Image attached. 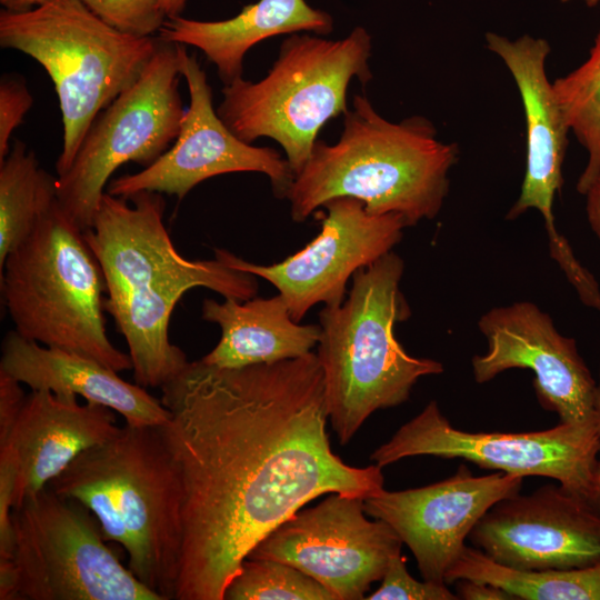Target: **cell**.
Masks as SVG:
<instances>
[{"label": "cell", "mask_w": 600, "mask_h": 600, "mask_svg": "<svg viewBox=\"0 0 600 600\" xmlns=\"http://www.w3.org/2000/svg\"><path fill=\"white\" fill-rule=\"evenodd\" d=\"M33 103L22 77L6 74L0 81V162L10 151L9 141Z\"/></svg>", "instance_id": "cell-29"}, {"label": "cell", "mask_w": 600, "mask_h": 600, "mask_svg": "<svg viewBox=\"0 0 600 600\" xmlns=\"http://www.w3.org/2000/svg\"><path fill=\"white\" fill-rule=\"evenodd\" d=\"M180 73L190 104L173 144L139 172L112 179L107 192L130 197L141 191L174 194L182 199L202 181L232 172L264 173L273 192L286 198L294 173L273 148L253 147L233 134L213 109L212 89L196 54L178 43Z\"/></svg>", "instance_id": "cell-15"}, {"label": "cell", "mask_w": 600, "mask_h": 600, "mask_svg": "<svg viewBox=\"0 0 600 600\" xmlns=\"http://www.w3.org/2000/svg\"><path fill=\"white\" fill-rule=\"evenodd\" d=\"M552 84L570 132L587 152L577 182L578 192L584 194L600 173V30L588 58Z\"/></svg>", "instance_id": "cell-25"}, {"label": "cell", "mask_w": 600, "mask_h": 600, "mask_svg": "<svg viewBox=\"0 0 600 600\" xmlns=\"http://www.w3.org/2000/svg\"><path fill=\"white\" fill-rule=\"evenodd\" d=\"M598 452L596 424L559 423L520 433L467 432L451 426L431 400L370 459L383 468L413 456L460 458L483 469L554 479L591 504Z\"/></svg>", "instance_id": "cell-11"}, {"label": "cell", "mask_w": 600, "mask_h": 600, "mask_svg": "<svg viewBox=\"0 0 600 600\" xmlns=\"http://www.w3.org/2000/svg\"><path fill=\"white\" fill-rule=\"evenodd\" d=\"M224 600H337L317 580L273 559L246 558L224 591Z\"/></svg>", "instance_id": "cell-26"}, {"label": "cell", "mask_w": 600, "mask_h": 600, "mask_svg": "<svg viewBox=\"0 0 600 600\" xmlns=\"http://www.w3.org/2000/svg\"><path fill=\"white\" fill-rule=\"evenodd\" d=\"M468 539L516 569H574L600 562V512L562 486L546 484L494 503Z\"/></svg>", "instance_id": "cell-18"}, {"label": "cell", "mask_w": 600, "mask_h": 600, "mask_svg": "<svg viewBox=\"0 0 600 600\" xmlns=\"http://www.w3.org/2000/svg\"><path fill=\"white\" fill-rule=\"evenodd\" d=\"M57 201V178L16 140L0 162V267Z\"/></svg>", "instance_id": "cell-24"}, {"label": "cell", "mask_w": 600, "mask_h": 600, "mask_svg": "<svg viewBox=\"0 0 600 600\" xmlns=\"http://www.w3.org/2000/svg\"><path fill=\"white\" fill-rule=\"evenodd\" d=\"M187 0H167L168 18L180 16L184 9Z\"/></svg>", "instance_id": "cell-35"}, {"label": "cell", "mask_w": 600, "mask_h": 600, "mask_svg": "<svg viewBox=\"0 0 600 600\" xmlns=\"http://www.w3.org/2000/svg\"><path fill=\"white\" fill-rule=\"evenodd\" d=\"M1 291L14 331L42 346L92 358L116 372L132 369L109 340L106 283L83 231L58 200L0 267Z\"/></svg>", "instance_id": "cell-6"}, {"label": "cell", "mask_w": 600, "mask_h": 600, "mask_svg": "<svg viewBox=\"0 0 600 600\" xmlns=\"http://www.w3.org/2000/svg\"><path fill=\"white\" fill-rule=\"evenodd\" d=\"M203 320L221 328L217 346L200 360L218 368H241L303 357L318 346L320 324H300L278 293L271 298L218 302L206 299Z\"/></svg>", "instance_id": "cell-22"}, {"label": "cell", "mask_w": 600, "mask_h": 600, "mask_svg": "<svg viewBox=\"0 0 600 600\" xmlns=\"http://www.w3.org/2000/svg\"><path fill=\"white\" fill-rule=\"evenodd\" d=\"M0 372L31 390L74 394L106 406L121 414L128 426H161L170 416L161 400L144 387L123 380L101 362L42 346L14 330L2 340Z\"/></svg>", "instance_id": "cell-20"}, {"label": "cell", "mask_w": 600, "mask_h": 600, "mask_svg": "<svg viewBox=\"0 0 600 600\" xmlns=\"http://www.w3.org/2000/svg\"><path fill=\"white\" fill-rule=\"evenodd\" d=\"M372 40L363 27L331 40L293 33L280 46L268 74L252 82L242 77L222 88L217 113L239 139L277 141L294 176L308 161L320 129L348 111L347 90L356 77L372 78Z\"/></svg>", "instance_id": "cell-8"}, {"label": "cell", "mask_w": 600, "mask_h": 600, "mask_svg": "<svg viewBox=\"0 0 600 600\" xmlns=\"http://www.w3.org/2000/svg\"><path fill=\"white\" fill-rule=\"evenodd\" d=\"M99 19L121 33L148 38L168 19L167 0H81Z\"/></svg>", "instance_id": "cell-27"}, {"label": "cell", "mask_w": 600, "mask_h": 600, "mask_svg": "<svg viewBox=\"0 0 600 600\" xmlns=\"http://www.w3.org/2000/svg\"><path fill=\"white\" fill-rule=\"evenodd\" d=\"M159 44L152 37L121 33L81 0L1 10L0 46L33 58L54 84L63 124L57 177L71 166L98 114L139 79Z\"/></svg>", "instance_id": "cell-7"}, {"label": "cell", "mask_w": 600, "mask_h": 600, "mask_svg": "<svg viewBox=\"0 0 600 600\" xmlns=\"http://www.w3.org/2000/svg\"><path fill=\"white\" fill-rule=\"evenodd\" d=\"M322 207L327 216L319 234L281 262L257 264L221 248L214 249V257L269 281L297 322L318 303L340 304L349 279L390 252L408 223L399 213H370L362 201L351 197L333 198Z\"/></svg>", "instance_id": "cell-13"}, {"label": "cell", "mask_w": 600, "mask_h": 600, "mask_svg": "<svg viewBox=\"0 0 600 600\" xmlns=\"http://www.w3.org/2000/svg\"><path fill=\"white\" fill-rule=\"evenodd\" d=\"M78 396L31 390L0 450L17 469L16 502L48 487L80 453L100 444L120 428L114 411Z\"/></svg>", "instance_id": "cell-19"}, {"label": "cell", "mask_w": 600, "mask_h": 600, "mask_svg": "<svg viewBox=\"0 0 600 600\" xmlns=\"http://www.w3.org/2000/svg\"><path fill=\"white\" fill-rule=\"evenodd\" d=\"M562 2H573V1H578V2H581L583 4H586L587 7H596L600 3V0H561Z\"/></svg>", "instance_id": "cell-36"}, {"label": "cell", "mask_w": 600, "mask_h": 600, "mask_svg": "<svg viewBox=\"0 0 600 600\" xmlns=\"http://www.w3.org/2000/svg\"><path fill=\"white\" fill-rule=\"evenodd\" d=\"M180 76L178 43L160 40L139 79L98 114L71 166L57 177V200L81 231L91 228L119 167L132 161L147 168L174 142L186 112Z\"/></svg>", "instance_id": "cell-10"}, {"label": "cell", "mask_w": 600, "mask_h": 600, "mask_svg": "<svg viewBox=\"0 0 600 600\" xmlns=\"http://www.w3.org/2000/svg\"><path fill=\"white\" fill-rule=\"evenodd\" d=\"M402 543L386 521L367 518L361 498L330 493L280 523L247 558L286 562L317 580L337 600H360L382 579Z\"/></svg>", "instance_id": "cell-12"}, {"label": "cell", "mask_w": 600, "mask_h": 600, "mask_svg": "<svg viewBox=\"0 0 600 600\" xmlns=\"http://www.w3.org/2000/svg\"><path fill=\"white\" fill-rule=\"evenodd\" d=\"M1 600H162L106 544L91 511L49 487L13 508Z\"/></svg>", "instance_id": "cell-9"}, {"label": "cell", "mask_w": 600, "mask_h": 600, "mask_svg": "<svg viewBox=\"0 0 600 600\" xmlns=\"http://www.w3.org/2000/svg\"><path fill=\"white\" fill-rule=\"evenodd\" d=\"M594 420H596V427H597V432L599 437V452H598V459H597V464H596V470H594L591 504L597 511L600 512V368H599V378L597 381V391H596Z\"/></svg>", "instance_id": "cell-33"}, {"label": "cell", "mask_w": 600, "mask_h": 600, "mask_svg": "<svg viewBox=\"0 0 600 600\" xmlns=\"http://www.w3.org/2000/svg\"><path fill=\"white\" fill-rule=\"evenodd\" d=\"M583 196H586V210L589 223L600 240V173Z\"/></svg>", "instance_id": "cell-32"}, {"label": "cell", "mask_w": 600, "mask_h": 600, "mask_svg": "<svg viewBox=\"0 0 600 600\" xmlns=\"http://www.w3.org/2000/svg\"><path fill=\"white\" fill-rule=\"evenodd\" d=\"M160 400L182 497L174 600H224L252 549L319 496L383 489L381 467H353L332 451L313 352L241 368L189 362Z\"/></svg>", "instance_id": "cell-1"}, {"label": "cell", "mask_w": 600, "mask_h": 600, "mask_svg": "<svg viewBox=\"0 0 600 600\" xmlns=\"http://www.w3.org/2000/svg\"><path fill=\"white\" fill-rule=\"evenodd\" d=\"M380 587L366 597L369 600H456L446 584L418 581L407 570L401 553L391 558Z\"/></svg>", "instance_id": "cell-28"}, {"label": "cell", "mask_w": 600, "mask_h": 600, "mask_svg": "<svg viewBox=\"0 0 600 600\" xmlns=\"http://www.w3.org/2000/svg\"><path fill=\"white\" fill-rule=\"evenodd\" d=\"M48 487L87 507L128 568L162 600H174L181 553V486L159 426L126 424L80 453Z\"/></svg>", "instance_id": "cell-4"}, {"label": "cell", "mask_w": 600, "mask_h": 600, "mask_svg": "<svg viewBox=\"0 0 600 600\" xmlns=\"http://www.w3.org/2000/svg\"><path fill=\"white\" fill-rule=\"evenodd\" d=\"M332 29L333 18L312 8L306 0H258L226 20L168 18L158 38L200 49L217 67L219 78L227 86L242 77L243 58L260 41L301 31L326 36Z\"/></svg>", "instance_id": "cell-21"}, {"label": "cell", "mask_w": 600, "mask_h": 600, "mask_svg": "<svg viewBox=\"0 0 600 600\" xmlns=\"http://www.w3.org/2000/svg\"><path fill=\"white\" fill-rule=\"evenodd\" d=\"M523 477L501 471L476 477L461 463L448 479L414 489H384L362 499L368 516L392 527L413 553L423 580L447 584L448 570L479 519L520 491Z\"/></svg>", "instance_id": "cell-17"}, {"label": "cell", "mask_w": 600, "mask_h": 600, "mask_svg": "<svg viewBox=\"0 0 600 600\" xmlns=\"http://www.w3.org/2000/svg\"><path fill=\"white\" fill-rule=\"evenodd\" d=\"M478 327L488 342L487 352L471 361L478 383L509 369H530L539 402L558 414L559 423L596 424L597 381L576 340L562 336L549 314L532 302L517 301L487 311Z\"/></svg>", "instance_id": "cell-16"}, {"label": "cell", "mask_w": 600, "mask_h": 600, "mask_svg": "<svg viewBox=\"0 0 600 600\" xmlns=\"http://www.w3.org/2000/svg\"><path fill=\"white\" fill-rule=\"evenodd\" d=\"M162 193L101 198L92 226L83 232L106 283L104 311L129 348L134 379L160 384L188 362L169 340V321L182 296L196 287L244 301L256 297V276L219 258L188 260L176 249L163 222Z\"/></svg>", "instance_id": "cell-2"}, {"label": "cell", "mask_w": 600, "mask_h": 600, "mask_svg": "<svg viewBox=\"0 0 600 600\" xmlns=\"http://www.w3.org/2000/svg\"><path fill=\"white\" fill-rule=\"evenodd\" d=\"M44 0H0L4 10L12 12H23L41 4Z\"/></svg>", "instance_id": "cell-34"}, {"label": "cell", "mask_w": 600, "mask_h": 600, "mask_svg": "<svg viewBox=\"0 0 600 600\" xmlns=\"http://www.w3.org/2000/svg\"><path fill=\"white\" fill-rule=\"evenodd\" d=\"M486 47L509 70L523 107L527 160L523 181L506 219L514 220L530 209L539 211L546 224L550 257L577 291L589 289L591 272L576 258L567 239L554 224L553 201L562 186V166L569 126L546 71L551 52L543 38L523 34L516 39L487 32Z\"/></svg>", "instance_id": "cell-14"}, {"label": "cell", "mask_w": 600, "mask_h": 600, "mask_svg": "<svg viewBox=\"0 0 600 600\" xmlns=\"http://www.w3.org/2000/svg\"><path fill=\"white\" fill-rule=\"evenodd\" d=\"M21 384L0 372V441L9 434L27 397Z\"/></svg>", "instance_id": "cell-30"}, {"label": "cell", "mask_w": 600, "mask_h": 600, "mask_svg": "<svg viewBox=\"0 0 600 600\" xmlns=\"http://www.w3.org/2000/svg\"><path fill=\"white\" fill-rule=\"evenodd\" d=\"M457 596L464 600H513L507 591L481 581L461 579L457 583Z\"/></svg>", "instance_id": "cell-31"}, {"label": "cell", "mask_w": 600, "mask_h": 600, "mask_svg": "<svg viewBox=\"0 0 600 600\" xmlns=\"http://www.w3.org/2000/svg\"><path fill=\"white\" fill-rule=\"evenodd\" d=\"M403 260L390 251L352 277L347 298L319 313V359L328 416L346 446L377 410L407 401L417 381L440 374L441 362L406 352L394 326L409 319L400 290Z\"/></svg>", "instance_id": "cell-5"}, {"label": "cell", "mask_w": 600, "mask_h": 600, "mask_svg": "<svg viewBox=\"0 0 600 600\" xmlns=\"http://www.w3.org/2000/svg\"><path fill=\"white\" fill-rule=\"evenodd\" d=\"M458 158V146L441 141L427 118L392 122L356 94L339 140L317 139L294 176L286 196L291 218L302 222L329 200L351 197L370 213L401 214L408 227L431 220L443 206Z\"/></svg>", "instance_id": "cell-3"}, {"label": "cell", "mask_w": 600, "mask_h": 600, "mask_svg": "<svg viewBox=\"0 0 600 600\" xmlns=\"http://www.w3.org/2000/svg\"><path fill=\"white\" fill-rule=\"evenodd\" d=\"M461 579L493 584L514 599L600 600V562L574 569H516L496 562L478 548L464 546L444 581Z\"/></svg>", "instance_id": "cell-23"}]
</instances>
